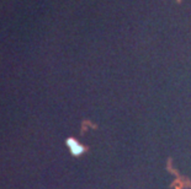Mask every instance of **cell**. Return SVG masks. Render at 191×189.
Listing matches in <instances>:
<instances>
[{"mask_svg":"<svg viewBox=\"0 0 191 189\" xmlns=\"http://www.w3.org/2000/svg\"><path fill=\"white\" fill-rule=\"evenodd\" d=\"M67 146H68V149H69L70 153L73 156H79V155H81V153L85 151L84 146H83L81 144H79L78 140H75L73 138H69L67 140Z\"/></svg>","mask_w":191,"mask_h":189,"instance_id":"1","label":"cell"}]
</instances>
